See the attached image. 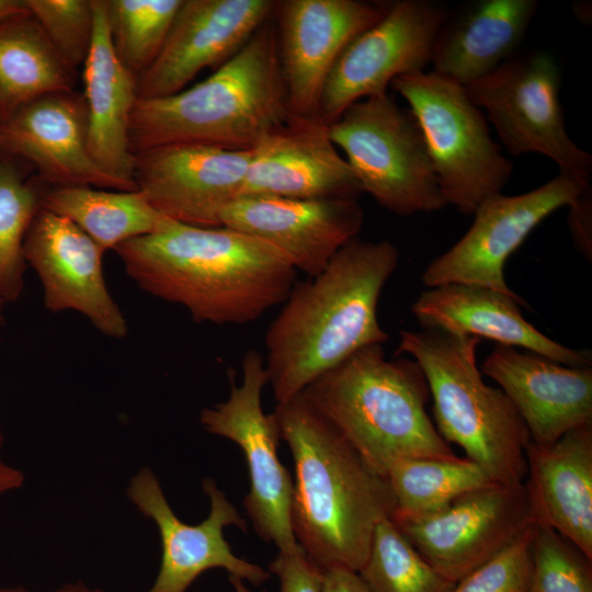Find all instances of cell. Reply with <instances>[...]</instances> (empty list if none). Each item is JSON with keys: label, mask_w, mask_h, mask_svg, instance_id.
Listing matches in <instances>:
<instances>
[{"label": "cell", "mask_w": 592, "mask_h": 592, "mask_svg": "<svg viewBox=\"0 0 592 592\" xmlns=\"http://www.w3.org/2000/svg\"><path fill=\"white\" fill-rule=\"evenodd\" d=\"M42 207L69 219L104 252L155 231L164 218L137 190L54 186L43 194Z\"/></svg>", "instance_id": "28"}, {"label": "cell", "mask_w": 592, "mask_h": 592, "mask_svg": "<svg viewBox=\"0 0 592 592\" xmlns=\"http://www.w3.org/2000/svg\"><path fill=\"white\" fill-rule=\"evenodd\" d=\"M357 573L372 592H451L456 583L426 561L390 517L376 525Z\"/></svg>", "instance_id": "30"}, {"label": "cell", "mask_w": 592, "mask_h": 592, "mask_svg": "<svg viewBox=\"0 0 592 592\" xmlns=\"http://www.w3.org/2000/svg\"><path fill=\"white\" fill-rule=\"evenodd\" d=\"M66 66L83 65L93 33L92 0H24Z\"/></svg>", "instance_id": "34"}, {"label": "cell", "mask_w": 592, "mask_h": 592, "mask_svg": "<svg viewBox=\"0 0 592 592\" xmlns=\"http://www.w3.org/2000/svg\"><path fill=\"white\" fill-rule=\"evenodd\" d=\"M590 186L589 180L559 172L530 192L489 197L464 236L425 267L423 285L473 284L519 297L504 280L505 261L545 218Z\"/></svg>", "instance_id": "12"}, {"label": "cell", "mask_w": 592, "mask_h": 592, "mask_svg": "<svg viewBox=\"0 0 592 592\" xmlns=\"http://www.w3.org/2000/svg\"><path fill=\"white\" fill-rule=\"evenodd\" d=\"M537 8L536 0H478L448 13L432 71L464 87L486 77L516 55Z\"/></svg>", "instance_id": "26"}, {"label": "cell", "mask_w": 592, "mask_h": 592, "mask_svg": "<svg viewBox=\"0 0 592 592\" xmlns=\"http://www.w3.org/2000/svg\"><path fill=\"white\" fill-rule=\"evenodd\" d=\"M396 500L391 520L430 515L460 496L491 481L485 470L466 458H402L386 471Z\"/></svg>", "instance_id": "29"}, {"label": "cell", "mask_w": 592, "mask_h": 592, "mask_svg": "<svg viewBox=\"0 0 592 592\" xmlns=\"http://www.w3.org/2000/svg\"><path fill=\"white\" fill-rule=\"evenodd\" d=\"M0 592H35L30 591L23 587H0ZM43 592V591H39ZM47 592H105L99 588H91L83 583L82 581H77L72 583H66L57 589L47 591Z\"/></svg>", "instance_id": "40"}, {"label": "cell", "mask_w": 592, "mask_h": 592, "mask_svg": "<svg viewBox=\"0 0 592 592\" xmlns=\"http://www.w3.org/2000/svg\"><path fill=\"white\" fill-rule=\"evenodd\" d=\"M23 483V473L0 460V498L8 492L19 489Z\"/></svg>", "instance_id": "39"}, {"label": "cell", "mask_w": 592, "mask_h": 592, "mask_svg": "<svg viewBox=\"0 0 592 592\" xmlns=\"http://www.w3.org/2000/svg\"><path fill=\"white\" fill-rule=\"evenodd\" d=\"M323 592H372L357 572L344 568L322 570Z\"/></svg>", "instance_id": "38"}, {"label": "cell", "mask_w": 592, "mask_h": 592, "mask_svg": "<svg viewBox=\"0 0 592 592\" xmlns=\"http://www.w3.org/2000/svg\"><path fill=\"white\" fill-rule=\"evenodd\" d=\"M26 14L30 13L24 0H0V23Z\"/></svg>", "instance_id": "41"}, {"label": "cell", "mask_w": 592, "mask_h": 592, "mask_svg": "<svg viewBox=\"0 0 592 592\" xmlns=\"http://www.w3.org/2000/svg\"><path fill=\"white\" fill-rule=\"evenodd\" d=\"M273 413L294 460L292 525L297 544L321 570L358 572L376 525L396 510L386 476L301 394L276 403Z\"/></svg>", "instance_id": "3"}, {"label": "cell", "mask_w": 592, "mask_h": 592, "mask_svg": "<svg viewBox=\"0 0 592 592\" xmlns=\"http://www.w3.org/2000/svg\"><path fill=\"white\" fill-rule=\"evenodd\" d=\"M183 0H106L113 48L136 77L161 49Z\"/></svg>", "instance_id": "31"}, {"label": "cell", "mask_w": 592, "mask_h": 592, "mask_svg": "<svg viewBox=\"0 0 592 592\" xmlns=\"http://www.w3.org/2000/svg\"><path fill=\"white\" fill-rule=\"evenodd\" d=\"M392 522L426 561L457 582L537 520L524 483H490L430 515Z\"/></svg>", "instance_id": "13"}, {"label": "cell", "mask_w": 592, "mask_h": 592, "mask_svg": "<svg viewBox=\"0 0 592 592\" xmlns=\"http://www.w3.org/2000/svg\"><path fill=\"white\" fill-rule=\"evenodd\" d=\"M385 1L282 0L274 22L289 113L318 118L328 76L348 44L375 23Z\"/></svg>", "instance_id": "15"}, {"label": "cell", "mask_w": 592, "mask_h": 592, "mask_svg": "<svg viewBox=\"0 0 592 592\" xmlns=\"http://www.w3.org/2000/svg\"><path fill=\"white\" fill-rule=\"evenodd\" d=\"M363 218L356 197L266 195L239 196L220 215L223 226L271 244L308 277L318 275L346 242L358 237Z\"/></svg>", "instance_id": "19"}, {"label": "cell", "mask_w": 592, "mask_h": 592, "mask_svg": "<svg viewBox=\"0 0 592 592\" xmlns=\"http://www.w3.org/2000/svg\"><path fill=\"white\" fill-rule=\"evenodd\" d=\"M447 15L436 1H385L380 19L348 44L331 69L318 118L330 125L351 104L386 93L396 78L424 71Z\"/></svg>", "instance_id": "11"}, {"label": "cell", "mask_w": 592, "mask_h": 592, "mask_svg": "<svg viewBox=\"0 0 592 592\" xmlns=\"http://www.w3.org/2000/svg\"><path fill=\"white\" fill-rule=\"evenodd\" d=\"M71 70L38 22L21 15L0 23V118L38 98L72 90Z\"/></svg>", "instance_id": "27"}, {"label": "cell", "mask_w": 592, "mask_h": 592, "mask_svg": "<svg viewBox=\"0 0 592 592\" xmlns=\"http://www.w3.org/2000/svg\"><path fill=\"white\" fill-rule=\"evenodd\" d=\"M361 187L319 118L292 116L252 149L239 196L358 197Z\"/></svg>", "instance_id": "20"}, {"label": "cell", "mask_w": 592, "mask_h": 592, "mask_svg": "<svg viewBox=\"0 0 592 592\" xmlns=\"http://www.w3.org/2000/svg\"><path fill=\"white\" fill-rule=\"evenodd\" d=\"M398 262L390 241L356 237L318 275L295 283L265 334L264 363L276 403L298 396L361 349L389 339L377 307Z\"/></svg>", "instance_id": "2"}, {"label": "cell", "mask_w": 592, "mask_h": 592, "mask_svg": "<svg viewBox=\"0 0 592 592\" xmlns=\"http://www.w3.org/2000/svg\"><path fill=\"white\" fill-rule=\"evenodd\" d=\"M362 192L400 216L446 206L422 130L388 92L360 100L328 125Z\"/></svg>", "instance_id": "8"}, {"label": "cell", "mask_w": 592, "mask_h": 592, "mask_svg": "<svg viewBox=\"0 0 592 592\" xmlns=\"http://www.w3.org/2000/svg\"><path fill=\"white\" fill-rule=\"evenodd\" d=\"M292 116L272 16L205 80L172 95L138 99L129 146L134 156L177 144L252 150Z\"/></svg>", "instance_id": "4"}, {"label": "cell", "mask_w": 592, "mask_h": 592, "mask_svg": "<svg viewBox=\"0 0 592 592\" xmlns=\"http://www.w3.org/2000/svg\"><path fill=\"white\" fill-rule=\"evenodd\" d=\"M568 225L574 244L583 255L592 258V191L591 186L570 205Z\"/></svg>", "instance_id": "37"}, {"label": "cell", "mask_w": 592, "mask_h": 592, "mask_svg": "<svg viewBox=\"0 0 592 592\" xmlns=\"http://www.w3.org/2000/svg\"><path fill=\"white\" fill-rule=\"evenodd\" d=\"M202 487L209 499V513L191 525L173 512L151 469L143 468L130 478L127 496L145 517L156 523L161 540L159 572L146 592H185L203 572L215 568L255 585L271 577L262 567L232 553L224 528L236 526L247 532V522L214 479H204Z\"/></svg>", "instance_id": "14"}, {"label": "cell", "mask_w": 592, "mask_h": 592, "mask_svg": "<svg viewBox=\"0 0 592 592\" xmlns=\"http://www.w3.org/2000/svg\"><path fill=\"white\" fill-rule=\"evenodd\" d=\"M3 433H2V430H1V425H0V452H1V448L3 446Z\"/></svg>", "instance_id": "45"}, {"label": "cell", "mask_w": 592, "mask_h": 592, "mask_svg": "<svg viewBox=\"0 0 592 592\" xmlns=\"http://www.w3.org/2000/svg\"><path fill=\"white\" fill-rule=\"evenodd\" d=\"M301 395L379 474L402 458H454L426 412L430 390L411 357L382 344L355 352Z\"/></svg>", "instance_id": "5"}, {"label": "cell", "mask_w": 592, "mask_h": 592, "mask_svg": "<svg viewBox=\"0 0 592 592\" xmlns=\"http://www.w3.org/2000/svg\"><path fill=\"white\" fill-rule=\"evenodd\" d=\"M241 368V383L231 379L228 399L203 409L200 423L241 448L250 482L242 502L246 512L261 538L278 551H293L300 547L292 525L294 481L278 458L276 417L262 407V391L269 383L264 357L251 349L243 355Z\"/></svg>", "instance_id": "10"}, {"label": "cell", "mask_w": 592, "mask_h": 592, "mask_svg": "<svg viewBox=\"0 0 592 592\" xmlns=\"http://www.w3.org/2000/svg\"><path fill=\"white\" fill-rule=\"evenodd\" d=\"M252 150L177 144L135 155V182L162 216L197 227H220L238 197Z\"/></svg>", "instance_id": "16"}, {"label": "cell", "mask_w": 592, "mask_h": 592, "mask_svg": "<svg viewBox=\"0 0 592 592\" xmlns=\"http://www.w3.org/2000/svg\"><path fill=\"white\" fill-rule=\"evenodd\" d=\"M521 297L473 284H445L421 292L411 311L422 328L489 339L522 348L572 367L592 366L589 350L565 346L539 332L522 316Z\"/></svg>", "instance_id": "23"}, {"label": "cell", "mask_w": 592, "mask_h": 592, "mask_svg": "<svg viewBox=\"0 0 592 592\" xmlns=\"http://www.w3.org/2000/svg\"><path fill=\"white\" fill-rule=\"evenodd\" d=\"M229 580L235 589L236 592H251L246 585H244V582L242 579L238 578V577H235V576H229ZM265 592V591H263Z\"/></svg>", "instance_id": "43"}, {"label": "cell", "mask_w": 592, "mask_h": 592, "mask_svg": "<svg viewBox=\"0 0 592 592\" xmlns=\"http://www.w3.org/2000/svg\"><path fill=\"white\" fill-rule=\"evenodd\" d=\"M531 555L528 592H592V560L550 526L534 524Z\"/></svg>", "instance_id": "33"}, {"label": "cell", "mask_w": 592, "mask_h": 592, "mask_svg": "<svg viewBox=\"0 0 592 592\" xmlns=\"http://www.w3.org/2000/svg\"><path fill=\"white\" fill-rule=\"evenodd\" d=\"M574 14L581 23H588V21H591V9L588 10V3L577 4L574 8Z\"/></svg>", "instance_id": "42"}, {"label": "cell", "mask_w": 592, "mask_h": 592, "mask_svg": "<svg viewBox=\"0 0 592 592\" xmlns=\"http://www.w3.org/2000/svg\"><path fill=\"white\" fill-rule=\"evenodd\" d=\"M42 196L10 166L0 164V301H16L25 286L24 241Z\"/></svg>", "instance_id": "32"}, {"label": "cell", "mask_w": 592, "mask_h": 592, "mask_svg": "<svg viewBox=\"0 0 592 592\" xmlns=\"http://www.w3.org/2000/svg\"><path fill=\"white\" fill-rule=\"evenodd\" d=\"M93 33L83 64L88 148L96 164L124 191H136L135 156L128 128L138 100L136 77L118 59L111 41L106 0H92Z\"/></svg>", "instance_id": "24"}, {"label": "cell", "mask_w": 592, "mask_h": 592, "mask_svg": "<svg viewBox=\"0 0 592 592\" xmlns=\"http://www.w3.org/2000/svg\"><path fill=\"white\" fill-rule=\"evenodd\" d=\"M4 306H5V304L0 301V327H2L4 325V322H5Z\"/></svg>", "instance_id": "44"}, {"label": "cell", "mask_w": 592, "mask_h": 592, "mask_svg": "<svg viewBox=\"0 0 592 592\" xmlns=\"http://www.w3.org/2000/svg\"><path fill=\"white\" fill-rule=\"evenodd\" d=\"M114 251L141 291L182 306L198 323L253 322L282 305L296 283L297 271L278 250L226 226L164 217Z\"/></svg>", "instance_id": "1"}, {"label": "cell", "mask_w": 592, "mask_h": 592, "mask_svg": "<svg viewBox=\"0 0 592 592\" xmlns=\"http://www.w3.org/2000/svg\"><path fill=\"white\" fill-rule=\"evenodd\" d=\"M103 253L73 223L43 207L24 241L25 260L42 284L45 308L79 312L105 337L121 340L129 328L105 283Z\"/></svg>", "instance_id": "17"}, {"label": "cell", "mask_w": 592, "mask_h": 592, "mask_svg": "<svg viewBox=\"0 0 592 592\" xmlns=\"http://www.w3.org/2000/svg\"><path fill=\"white\" fill-rule=\"evenodd\" d=\"M274 0H183L167 38L136 79L139 100L175 94L203 69L219 67L274 14Z\"/></svg>", "instance_id": "18"}, {"label": "cell", "mask_w": 592, "mask_h": 592, "mask_svg": "<svg viewBox=\"0 0 592 592\" xmlns=\"http://www.w3.org/2000/svg\"><path fill=\"white\" fill-rule=\"evenodd\" d=\"M277 577L280 592H323L322 570L299 547L293 551H278L269 566Z\"/></svg>", "instance_id": "36"}, {"label": "cell", "mask_w": 592, "mask_h": 592, "mask_svg": "<svg viewBox=\"0 0 592 592\" xmlns=\"http://www.w3.org/2000/svg\"><path fill=\"white\" fill-rule=\"evenodd\" d=\"M399 335L397 354L421 367L441 436L462 447L492 482L523 483L530 434L506 395L483 382L477 364L481 339L429 328Z\"/></svg>", "instance_id": "6"}, {"label": "cell", "mask_w": 592, "mask_h": 592, "mask_svg": "<svg viewBox=\"0 0 592 592\" xmlns=\"http://www.w3.org/2000/svg\"><path fill=\"white\" fill-rule=\"evenodd\" d=\"M0 144L31 161L54 186L124 191L91 157L84 100L71 92L48 94L18 109L2 122Z\"/></svg>", "instance_id": "22"}, {"label": "cell", "mask_w": 592, "mask_h": 592, "mask_svg": "<svg viewBox=\"0 0 592 592\" xmlns=\"http://www.w3.org/2000/svg\"><path fill=\"white\" fill-rule=\"evenodd\" d=\"M524 486L539 523L592 560V424L546 445L530 441Z\"/></svg>", "instance_id": "25"}, {"label": "cell", "mask_w": 592, "mask_h": 592, "mask_svg": "<svg viewBox=\"0 0 592 592\" xmlns=\"http://www.w3.org/2000/svg\"><path fill=\"white\" fill-rule=\"evenodd\" d=\"M534 524L498 555L458 580L451 592H528Z\"/></svg>", "instance_id": "35"}, {"label": "cell", "mask_w": 592, "mask_h": 592, "mask_svg": "<svg viewBox=\"0 0 592 592\" xmlns=\"http://www.w3.org/2000/svg\"><path fill=\"white\" fill-rule=\"evenodd\" d=\"M481 373L493 379L524 421L531 442L546 445L592 424V366L572 367L497 344Z\"/></svg>", "instance_id": "21"}, {"label": "cell", "mask_w": 592, "mask_h": 592, "mask_svg": "<svg viewBox=\"0 0 592 592\" xmlns=\"http://www.w3.org/2000/svg\"><path fill=\"white\" fill-rule=\"evenodd\" d=\"M465 88L473 102L486 111L511 155L539 153L553 160L559 172L590 181L592 156L566 129L561 72L550 54H516Z\"/></svg>", "instance_id": "9"}, {"label": "cell", "mask_w": 592, "mask_h": 592, "mask_svg": "<svg viewBox=\"0 0 592 592\" xmlns=\"http://www.w3.org/2000/svg\"><path fill=\"white\" fill-rule=\"evenodd\" d=\"M390 87L419 123L446 205L471 216L481 203L501 193L513 166L464 86L424 70L400 76Z\"/></svg>", "instance_id": "7"}]
</instances>
